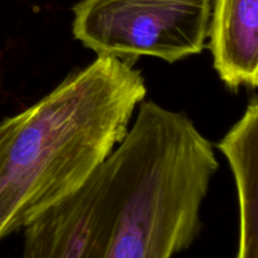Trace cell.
<instances>
[{"label":"cell","mask_w":258,"mask_h":258,"mask_svg":"<svg viewBox=\"0 0 258 258\" xmlns=\"http://www.w3.org/2000/svg\"><path fill=\"white\" fill-rule=\"evenodd\" d=\"M146 92L140 71L97 57L0 123V239L88 180L128 133Z\"/></svg>","instance_id":"obj_1"},{"label":"cell","mask_w":258,"mask_h":258,"mask_svg":"<svg viewBox=\"0 0 258 258\" xmlns=\"http://www.w3.org/2000/svg\"><path fill=\"white\" fill-rule=\"evenodd\" d=\"M219 169L213 146L184 112L154 101L102 164L101 258H173L203 228Z\"/></svg>","instance_id":"obj_2"},{"label":"cell","mask_w":258,"mask_h":258,"mask_svg":"<svg viewBox=\"0 0 258 258\" xmlns=\"http://www.w3.org/2000/svg\"><path fill=\"white\" fill-rule=\"evenodd\" d=\"M212 9L213 0H80L72 33L97 57L131 67L145 55L174 63L204 49Z\"/></svg>","instance_id":"obj_3"},{"label":"cell","mask_w":258,"mask_h":258,"mask_svg":"<svg viewBox=\"0 0 258 258\" xmlns=\"http://www.w3.org/2000/svg\"><path fill=\"white\" fill-rule=\"evenodd\" d=\"M101 166L77 190L23 228L22 258H101Z\"/></svg>","instance_id":"obj_4"},{"label":"cell","mask_w":258,"mask_h":258,"mask_svg":"<svg viewBox=\"0 0 258 258\" xmlns=\"http://www.w3.org/2000/svg\"><path fill=\"white\" fill-rule=\"evenodd\" d=\"M209 48L214 70L231 90L258 83V0H213Z\"/></svg>","instance_id":"obj_5"}]
</instances>
